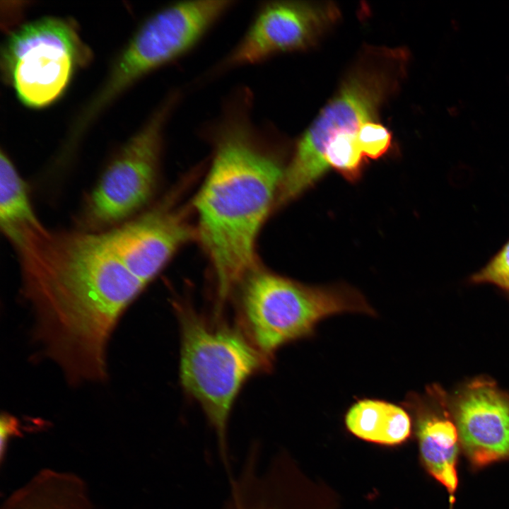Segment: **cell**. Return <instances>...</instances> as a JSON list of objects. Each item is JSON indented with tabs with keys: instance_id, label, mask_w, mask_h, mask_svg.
<instances>
[{
	"instance_id": "cell-1",
	"label": "cell",
	"mask_w": 509,
	"mask_h": 509,
	"mask_svg": "<svg viewBox=\"0 0 509 509\" xmlns=\"http://www.w3.org/2000/svg\"><path fill=\"white\" fill-rule=\"evenodd\" d=\"M11 244L47 355L73 382L103 379L110 338L146 286L100 232L42 226L24 230Z\"/></svg>"
},
{
	"instance_id": "cell-2",
	"label": "cell",
	"mask_w": 509,
	"mask_h": 509,
	"mask_svg": "<svg viewBox=\"0 0 509 509\" xmlns=\"http://www.w3.org/2000/svg\"><path fill=\"white\" fill-rule=\"evenodd\" d=\"M253 102L247 87H238L201 129L213 157L193 204L219 309L256 268V240L284 172L271 148V128L252 118Z\"/></svg>"
},
{
	"instance_id": "cell-3",
	"label": "cell",
	"mask_w": 509,
	"mask_h": 509,
	"mask_svg": "<svg viewBox=\"0 0 509 509\" xmlns=\"http://www.w3.org/2000/svg\"><path fill=\"white\" fill-rule=\"evenodd\" d=\"M180 330V380L202 409L228 467V426L237 396L246 381L271 366L238 326L209 322L192 305L175 303Z\"/></svg>"
},
{
	"instance_id": "cell-4",
	"label": "cell",
	"mask_w": 509,
	"mask_h": 509,
	"mask_svg": "<svg viewBox=\"0 0 509 509\" xmlns=\"http://www.w3.org/2000/svg\"><path fill=\"white\" fill-rule=\"evenodd\" d=\"M407 53L401 48L368 47L334 97L299 140L284 170L281 199L296 198L329 168L325 153L340 134H356L364 123L375 121L380 107L397 88L405 74Z\"/></svg>"
},
{
	"instance_id": "cell-5",
	"label": "cell",
	"mask_w": 509,
	"mask_h": 509,
	"mask_svg": "<svg viewBox=\"0 0 509 509\" xmlns=\"http://www.w3.org/2000/svg\"><path fill=\"white\" fill-rule=\"evenodd\" d=\"M238 286V326L270 358L286 343L310 334L324 317L342 312L374 313L363 297L351 288L307 286L257 268Z\"/></svg>"
},
{
	"instance_id": "cell-6",
	"label": "cell",
	"mask_w": 509,
	"mask_h": 509,
	"mask_svg": "<svg viewBox=\"0 0 509 509\" xmlns=\"http://www.w3.org/2000/svg\"><path fill=\"white\" fill-rule=\"evenodd\" d=\"M235 1H187L165 6L139 28L115 60L102 88L82 112L86 128L138 80L191 51Z\"/></svg>"
},
{
	"instance_id": "cell-7",
	"label": "cell",
	"mask_w": 509,
	"mask_h": 509,
	"mask_svg": "<svg viewBox=\"0 0 509 509\" xmlns=\"http://www.w3.org/2000/svg\"><path fill=\"white\" fill-rule=\"evenodd\" d=\"M170 91L146 124L120 148L86 199L80 230L102 232L138 214L157 184L164 130L181 98Z\"/></svg>"
},
{
	"instance_id": "cell-8",
	"label": "cell",
	"mask_w": 509,
	"mask_h": 509,
	"mask_svg": "<svg viewBox=\"0 0 509 509\" xmlns=\"http://www.w3.org/2000/svg\"><path fill=\"white\" fill-rule=\"evenodd\" d=\"M91 57L73 21L45 17L11 33L1 50V67L21 102L40 108L59 98L75 71Z\"/></svg>"
},
{
	"instance_id": "cell-9",
	"label": "cell",
	"mask_w": 509,
	"mask_h": 509,
	"mask_svg": "<svg viewBox=\"0 0 509 509\" xmlns=\"http://www.w3.org/2000/svg\"><path fill=\"white\" fill-rule=\"evenodd\" d=\"M339 17L332 2L276 1L261 4L238 44L206 74V79L311 45Z\"/></svg>"
},
{
	"instance_id": "cell-10",
	"label": "cell",
	"mask_w": 509,
	"mask_h": 509,
	"mask_svg": "<svg viewBox=\"0 0 509 509\" xmlns=\"http://www.w3.org/2000/svg\"><path fill=\"white\" fill-rule=\"evenodd\" d=\"M129 271L146 286L195 233L168 199L100 232Z\"/></svg>"
},
{
	"instance_id": "cell-11",
	"label": "cell",
	"mask_w": 509,
	"mask_h": 509,
	"mask_svg": "<svg viewBox=\"0 0 509 509\" xmlns=\"http://www.w3.org/2000/svg\"><path fill=\"white\" fill-rule=\"evenodd\" d=\"M455 417L460 443L474 467L509 460V399L492 385H471L459 399Z\"/></svg>"
},
{
	"instance_id": "cell-12",
	"label": "cell",
	"mask_w": 509,
	"mask_h": 509,
	"mask_svg": "<svg viewBox=\"0 0 509 509\" xmlns=\"http://www.w3.org/2000/svg\"><path fill=\"white\" fill-rule=\"evenodd\" d=\"M1 509H95L85 481L74 473L38 472L12 492Z\"/></svg>"
},
{
	"instance_id": "cell-13",
	"label": "cell",
	"mask_w": 509,
	"mask_h": 509,
	"mask_svg": "<svg viewBox=\"0 0 509 509\" xmlns=\"http://www.w3.org/2000/svg\"><path fill=\"white\" fill-rule=\"evenodd\" d=\"M418 438L425 467L453 498L458 484L460 438L456 425L447 418L426 414L418 422Z\"/></svg>"
},
{
	"instance_id": "cell-14",
	"label": "cell",
	"mask_w": 509,
	"mask_h": 509,
	"mask_svg": "<svg viewBox=\"0 0 509 509\" xmlns=\"http://www.w3.org/2000/svg\"><path fill=\"white\" fill-rule=\"evenodd\" d=\"M348 429L357 437L384 445L406 440L411 423L406 411L394 404L376 399L355 403L345 418Z\"/></svg>"
},
{
	"instance_id": "cell-15",
	"label": "cell",
	"mask_w": 509,
	"mask_h": 509,
	"mask_svg": "<svg viewBox=\"0 0 509 509\" xmlns=\"http://www.w3.org/2000/svg\"><path fill=\"white\" fill-rule=\"evenodd\" d=\"M0 226L10 242L25 230L43 226L34 211L28 187L9 156L2 150L0 156Z\"/></svg>"
},
{
	"instance_id": "cell-16",
	"label": "cell",
	"mask_w": 509,
	"mask_h": 509,
	"mask_svg": "<svg viewBox=\"0 0 509 509\" xmlns=\"http://www.w3.org/2000/svg\"><path fill=\"white\" fill-rule=\"evenodd\" d=\"M363 153L358 146L357 134H340L328 144L325 160L345 176L355 178L362 166Z\"/></svg>"
},
{
	"instance_id": "cell-17",
	"label": "cell",
	"mask_w": 509,
	"mask_h": 509,
	"mask_svg": "<svg viewBox=\"0 0 509 509\" xmlns=\"http://www.w3.org/2000/svg\"><path fill=\"white\" fill-rule=\"evenodd\" d=\"M391 134L388 129L375 121H369L359 128L357 133L358 146L364 156L376 159L389 148Z\"/></svg>"
},
{
	"instance_id": "cell-18",
	"label": "cell",
	"mask_w": 509,
	"mask_h": 509,
	"mask_svg": "<svg viewBox=\"0 0 509 509\" xmlns=\"http://www.w3.org/2000/svg\"><path fill=\"white\" fill-rule=\"evenodd\" d=\"M475 282H486L509 289V242L493 259L473 277Z\"/></svg>"
},
{
	"instance_id": "cell-19",
	"label": "cell",
	"mask_w": 509,
	"mask_h": 509,
	"mask_svg": "<svg viewBox=\"0 0 509 509\" xmlns=\"http://www.w3.org/2000/svg\"><path fill=\"white\" fill-rule=\"evenodd\" d=\"M223 509H284L271 496L262 492L237 494L228 500Z\"/></svg>"
},
{
	"instance_id": "cell-20",
	"label": "cell",
	"mask_w": 509,
	"mask_h": 509,
	"mask_svg": "<svg viewBox=\"0 0 509 509\" xmlns=\"http://www.w3.org/2000/svg\"><path fill=\"white\" fill-rule=\"evenodd\" d=\"M18 423L17 420L13 418L11 416L8 414L2 415L1 418V445H0V452L1 459L4 457V455L7 447L8 441L10 438L16 435L18 433Z\"/></svg>"
}]
</instances>
